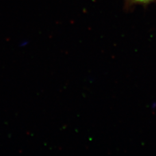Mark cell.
Returning a JSON list of instances; mask_svg holds the SVG:
<instances>
[{
  "instance_id": "6da1fadb",
  "label": "cell",
  "mask_w": 156,
  "mask_h": 156,
  "mask_svg": "<svg viewBox=\"0 0 156 156\" xmlns=\"http://www.w3.org/2000/svg\"><path fill=\"white\" fill-rule=\"evenodd\" d=\"M133 1L135 2H139V3H148V2H152L154 0H133Z\"/></svg>"
}]
</instances>
